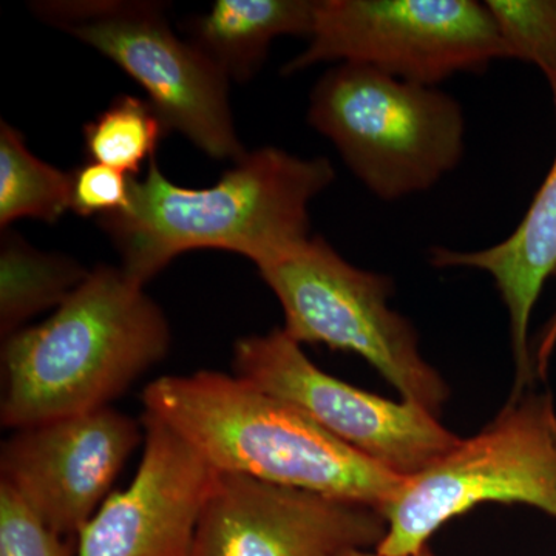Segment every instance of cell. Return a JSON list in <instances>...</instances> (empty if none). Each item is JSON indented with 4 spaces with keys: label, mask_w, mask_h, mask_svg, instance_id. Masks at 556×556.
Instances as JSON below:
<instances>
[{
    "label": "cell",
    "mask_w": 556,
    "mask_h": 556,
    "mask_svg": "<svg viewBox=\"0 0 556 556\" xmlns=\"http://www.w3.org/2000/svg\"><path fill=\"white\" fill-rule=\"evenodd\" d=\"M169 321L123 268L90 270L53 316L2 345L3 428L110 407L169 354Z\"/></svg>",
    "instance_id": "cell-1"
},
{
    "label": "cell",
    "mask_w": 556,
    "mask_h": 556,
    "mask_svg": "<svg viewBox=\"0 0 556 556\" xmlns=\"http://www.w3.org/2000/svg\"><path fill=\"white\" fill-rule=\"evenodd\" d=\"M331 163L285 150L247 153L212 188L174 185L156 159L130 178L129 206L98 218L123 258L146 285L193 249H222L255 263L309 237V203L334 181Z\"/></svg>",
    "instance_id": "cell-2"
},
{
    "label": "cell",
    "mask_w": 556,
    "mask_h": 556,
    "mask_svg": "<svg viewBox=\"0 0 556 556\" xmlns=\"http://www.w3.org/2000/svg\"><path fill=\"white\" fill-rule=\"evenodd\" d=\"M141 401L144 413L223 473L308 490L380 514L405 481L239 376H163L144 388Z\"/></svg>",
    "instance_id": "cell-3"
},
{
    "label": "cell",
    "mask_w": 556,
    "mask_h": 556,
    "mask_svg": "<svg viewBox=\"0 0 556 556\" xmlns=\"http://www.w3.org/2000/svg\"><path fill=\"white\" fill-rule=\"evenodd\" d=\"M308 121L386 201L430 190L466 149V118L455 98L364 65L328 70L311 93Z\"/></svg>",
    "instance_id": "cell-4"
},
{
    "label": "cell",
    "mask_w": 556,
    "mask_h": 556,
    "mask_svg": "<svg viewBox=\"0 0 556 556\" xmlns=\"http://www.w3.org/2000/svg\"><path fill=\"white\" fill-rule=\"evenodd\" d=\"M257 268L283 308L289 338L364 357L404 401L439 416L450 388L420 353L415 327L388 305L390 277L351 265L318 237L289 244Z\"/></svg>",
    "instance_id": "cell-5"
},
{
    "label": "cell",
    "mask_w": 556,
    "mask_h": 556,
    "mask_svg": "<svg viewBox=\"0 0 556 556\" xmlns=\"http://www.w3.org/2000/svg\"><path fill=\"white\" fill-rule=\"evenodd\" d=\"M485 503L525 504L556 518V405L551 393L526 391L478 434L433 466L405 478L382 515L387 533L375 548L409 556L450 519Z\"/></svg>",
    "instance_id": "cell-6"
},
{
    "label": "cell",
    "mask_w": 556,
    "mask_h": 556,
    "mask_svg": "<svg viewBox=\"0 0 556 556\" xmlns=\"http://www.w3.org/2000/svg\"><path fill=\"white\" fill-rule=\"evenodd\" d=\"M506 58L492 14L477 0H317L309 46L285 73L339 62L437 87Z\"/></svg>",
    "instance_id": "cell-7"
},
{
    "label": "cell",
    "mask_w": 556,
    "mask_h": 556,
    "mask_svg": "<svg viewBox=\"0 0 556 556\" xmlns=\"http://www.w3.org/2000/svg\"><path fill=\"white\" fill-rule=\"evenodd\" d=\"M36 13L119 65L146 93L167 129L206 155H247L233 127L229 79L192 42L170 30L156 2L78 0L35 3Z\"/></svg>",
    "instance_id": "cell-8"
},
{
    "label": "cell",
    "mask_w": 556,
    "mask_h": 556,
    "mask_svg": "<svg viewBox=\"0 0 556 556\" xmlns=\"http://www.w3.org/2000/svg\"><path fill=\"white\" fill-rule=\"evenodd\" d=\"M233 371L401 478L422 473L460 439L415 402L390 401L321 371L283 328L240 339Z\"/></svg>",
    "instance_id": "cell-9"
},
{
    "label": "cell",
    "mask_w": 556,
    "mask_h": 556,
    "mask_svg": "<svg viewBox=\"0 0 556 556\" xmlns=\"http://www.w3.org/2000/svg\"><path fill=\"white\" fill-rule=\"evenodd\" d=\"M144 442L134 417L105 407L22 428L0 448V482L62 536L78 535Z\"/></svg>",
    "instance_id": "cell-10"
},
{
    "label": "cell",
    "mask_w": 556,
    "mask_h": 556,
    "mask_svg": "<svg viewBox=\"0 0 556 556\" xmlns=\"http://www.w3.org/2000/svg\"><path fill=\"white\" fill-rule=\"evenodd\" d=\"M386 533L376 508L219 471L189 556H339Z\"/></svg>",
    "instance_id": "cell-11"
},
{
    "label": "cell",
    "mask_w": 556,
    "mask_h": 556,
    "mask_svg": "<svg viewBox=\"0 0 556 556\" xmlns=\"http://www.w3.org/2000/svg\"><path fill=\"white\" fill-rule=\"evenodd\" d=\"M144 450L126 490L79 530L76 556H189L219 471L155 416L142 413Z\"/></svg>",
    "instance_id": "cell-12"
},
{
    "label": "cell",
    "mask_w": 556,
    "mask_h": 556,
    "mask_svg": "<svg viewBox=\"0 0 556 556\" xmlns=\"http://www.w3.org/2000/svg\"><path fill=\"white\" fill-rule=\"evenodd\" d=\"M556 112V72L546 76ZM431 263L438 268L484 270L495 280L510 318L515 387L510 397L529 391L535 362L529 348V325L547 278L556 276V156L526 217L508 239L482 251L437 248Z\"/></svg>",
    "instance_id": "cell-13"
},
{
    "label": "cell",
    "mask_w": 556,
    "mask_h": 556,
    "mask_svg": "<svg viewBox=\"0 0 556 556\" xmlns=\"http://www.w3.org/2000/svg\"><path fill=\"white\" fill-rule=\"evenodd\" d=\"M311 0H218L188 21L190 42L228 79L247 83L280 36H306L314 24Z\"/></svg>",
    "instance_id": "cell-14"
},
{
    "label": "cell",
    "mask_w": 556,
    "mask_h": 556,
    "mask_svg": "<svg viewBox=\"0 0 556 556\" xmlns=\"http://www.w3.org/2000/svg\"><path fill=\"white\" fill-rule=\"evenodd\" d=\"M89 274L90 270L75 260L40 252L16 233L3 230L0 249L2 339L20 331L36 314L60 308Z\"/></svg>",
    "instance_id": "cell-15"
},
{
    "label": "cell",
    "mask_w": 556,
    "mask_h": 556,
    "mask_svg": "<svg viewBox=\"0 0 556 556\" xmlns=\"http://www.w3.org/2000/svg\"><path fill=\"white\" fill-rule=\"evenodd\" d=\"M72 172L43 163L27 149L20 130L0 124V226L21 218L58 222L70 208Z\"/></svg>",
    "instance_id": "cell-16"
},
{
    "label": "cell",
    "mask_w": 556,
    "mask_h": 556,
    "mask_svg": "<svg viewBox=\"0 0 556 556\" xmlns=\"http://www.w3.org/2000/svg\"><path fill=\"white\" fill-rule=\"evenodd\" d=\"M167 126L149 101L123 94L84 127L91 163L139 177L144 161L155 159Z\"/></svg>",
    "instance_id": "cell-17"
},
{
    "label": "cell",
    "mask_w": 556,
    "mask_h": 556,
    "mask_svg": "<svg viewBox=\"0 0 556 556\" xmlns=\"http://www.w3.org/2000/svg\"><path fill=\"white\" fill-rule=\"evenodd\" d=\"M507 58L556 72V0H486Z\"/></svg>",
    "instance_id": "cell-18"
},
{
    "label": "cell",
    "mask_w": 556,
    "mask_h": 556,
    "mask_svg": "<svg viewBox=\"0 0 556 556\" xmlns=\"http://www.w3.org/2000/svg\"><path fill=\"white\" fill-rule=\"evenodd\" d=\"M0 556H76L67 536L51 530L0 482Z\"/></svg>",
    "instance_id": "cell-19"
},
{
    "label": "cell",
    "mask_w": 556,
    "mask_h": 556,
    "mask_svg": "<svg viewBox=\"0 0 556 556\" xmlns=\"http://www.w3.org/2000/svg\"><path fill=\"white\" fill-rule=\"evenodd\" d=\"M130 178L104 164L89 163L72 172L70 208L80 217H105L129 206Z\"/></svg>",
    "instance_id": "cell-20"
},
{
    "label": "cell",
    "mask_w": 556,
    "mask_h": 556,
    "mask_svg": "<svg viewBox=\"0 0 556 556\" xmlns=\"http://www.w3.org/2000/svg\"><path fill=\"white\" fill-rule=\"evenodd\" d=\"M556 345V313L551 318L544 331L543 339H541L540 348H538L535 356V371L540 378H546L548 362H551L552 353H554Z\"/></svg>",
    "instance_id": "cell-21"
},
{
    "label": "cell",
    "mask_w": 556,
    "mask_h": 556,
    "mask_svg": "<svg viewBox=\"0 0 556 556\" xmlns=\"http://www.w3.org/2000/svg\"><path fill=\"white\" fill-rule=\"evenodd\" d=\"M339 556H383L379 555L378 552H369L368 548H351V551L343 552ZM409 556H434L430 548L424 547L422 551L417 552L415 555Z\"/></svg>",
    "instance_id": "cell-22"
}]
</instances>
